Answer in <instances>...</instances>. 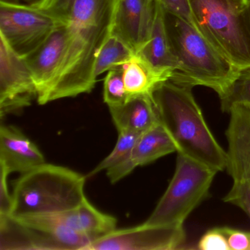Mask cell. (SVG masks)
I'll use <instances>...</instances> for the list:
<instances>
[{
  "label": "cell",
  "mask_w": 250,
  "mask_h": 250,
  "mask_svg": "<svg viewBox=\"0 0 250 250\" xmlns=\"http://www.w3.org/2000/svg\"><path fill=\"white\" fill-rule=\"evenodd\" d=\"M191 87L171 80L159 84L153 93L161 123L181 153L219 172L226 169L227 151L216 141Z\"/></svg>",
  "instance_id": "cell-2"
},
{
  "label": "cell",
  "mask_w": 250,
  "mask_h": 250,
  "mask_svg": "<svg viewBox=\"0 0 250 250\" xmlns=\"http://www.w3.org/2000/svg\"><path fill=\"white\" fill-rule=\"evenodd\" d=\"M137 53L157 68L173 72L178 68V61L167 30L166 11L158 1H156L148 37Z\"/></svg>",
  "instance_id": "cell-18"
},
{
  "label": "cell",
  "mask_w": 250,
  "mask_h": 250,
  "mask_svg": "<svg viewBox=\"0 0 250 250\" xmlns=\"http://www.w3.org/2000/svg\"><path fill=\"white\" fill-rule=\"evenodd\" d=\"M118 0H77L67 22L62 65L43 105L93 90L96 63L113 30Z\"/></svg>",
  "instance_id": "cell-1"
},
{
  "label": "cell",
  "mask_w": 250,
  "mask_h": 250,
  "mask_svg": "<svg viewBox=\"0 0 250 250\" xmlns=\"http://www.w3.org/2000/svg\"><path fill=\"white\" fill-rule=\"evenodd\" d=\"M156 0H118L112 34L137 53L148 37Z\"/></svg>",
  "instance_id": "cell-13"
},
{
  "label": "cell",
  "mask_w": 250,
  "mask_h": 250,
  "mask_svg": "<svg viewBox=\"0 0 250 250\" xmlns=\"http://www.w3.org/2000/svg\"><path fill=\"white\" fill-rule=\"evenodd\" d=\"M168 14L182 19L195 27L188 0H156Z\"/></svg>",
  "instance_id": "cell-27"
},
{
  "label": "cell",
  "mask_w": 250,
  "mask_h": 250,
  "mask_svg": "<svg viewBox=\"0 0 250 250\" xmlns=\"http://www.w3.org/2000/svg\"><path fill=\"white\" fill-rule=\"evenodd\" d=\"M222 112H229L235 104L250 106V66L240 69L227 93L220 98Z\"/></svg>",
  "instance_id": "cell-23"
},
{
  "label": "cell",
  "mask_w": 250,
  "mask_h": 250,
  "mask_svg": "<svg viewBox=\"0 0 250 250\" xmlns=\"http://www.w3.org/2000/svg\"><path fill=\"white\" fill-rule=\"evenodd\" d=\"M122 71L128 101L138 96H153L156 87L169 80L173 73L154 66L138 53L123 65Z\"/></svg>",
  "instance_id": "cell-17"
},
{
  "label": "cell",
  "mask_w": 250,
  "mask_h": 250,
  "mask_svg": "<svg viewBox=\"0 0 250 250\" xmlns=\"http://www.w3.org/2000/svg\"><path fill=\"white\" fill-rule=\"evenodd\" d=\"M228 2L238 11H242L245 8L249 0H228Z\"/></svg>",
  "instance_id": "cell-30"
},
{
  "label": "cell",
  "mask_w": 250,
  "mask_h": 250,
  "mask_svg": "<svg viewBox=\"0 0 250 250\" xmlns=\"http://www.w3.org/2000/svg\"><path fill=\"white\" fill-rule=\"evenodd\" d=\"M6 2H14V3L24 4V5H33L37 4L42 0H2Z\"/></svg>",
  "instance_id": "cell-32"
},
{
  "label": "cell",
  "mask_w": 250,
  "mask_h": 250,
  "mask_svg": "<svg viewBox=\"0 0 250 250\" xmlns=\"http://www.w3.org/2000/svg\"><path fill=\"white\" fill-rule=\"evenodd\" d=\"M197 247L200 250H231L222 228L208 230L200 238Z\"/></svg>",
  "instance_id": "cell-26"
},
{
  "label": "cell",
  "mask_w": 250,
  "mask_h": 250,
  "mask_svg": "<svg viewBox=\"0 0 250 250\" xmlns=\"http://www.w3.org/2000/svg\"><path fill=\"white\" fill-rule=\"evenodd\" d=\"M77 0H42L33 6L47 13L64 24L68 22Z\"/></svg>",
  "instance_id": "cell-25"
},
{
  "label": "cell",
  "mask_w": 250,
  "mask_h": 250,
  "mask_svg": "<svg viewBox=\"0 0 250 250\" xmlns=\"http://www.w3.org/2000/svg\"><path fill=\"white\" fill-rule=\"evenodd\" d=\"M15 218L46 235L61 250H84L91 242L89 238L68 228L55 213Z\"/></svg>",
  "instance_id": "cell-20"
},
{
  "label": "cell",
  "mask_w": 250,
  "mask_h": 250,
  "mask_svg": "<svg viewBox=\"0 0 250 250\" xmlns=\"http://www.w3.org/2000/svg\"><path fill=\"white\" fill-rule=\"evenodd\" d=\"M8 171L0 167V216L11 215L12 208V194L8 185Z\"/></svg>",
  "instance_id": "cell-29"
},
{
  "label": "cell",
  "mask_w": 250,
  "mask_h": 250,
  "mask_svg": "<svg viewBox=\"0 0 250 250\" xmlns=\"http://www.w3.org/2000/svg\"><path fill=\"white\" fill-rule=\"evenodd\" d=\"M173 152H177L176 145L160 122L142 134L129 156L106 170V175L112 184H115L138 167L148 165Z\"/></svg>",
  "instance_id": "cell-12"
},
{
  "label": "cell",
  "mask_w": 250,
  "mask_h": 250,
  "mask_svg": "<svg viewBox=\"0 0 250 250\" xmlns=\"http://www.w3.org/2000/svg\"><path fill=\"white\" fill-rule=\"evenodd\" d=\"M68 40L66 24H61L33 53L24 58L36 83L37 102L43 105L63 61Z\"/></svg>",
  "instance_id": "cell-11"
},
{
  "label": "cell",
  "mask_w": 250,
  "mask_h": 250,
  "mask_svg": "<svg viewBox=\"0 0 250 250\" xmlns=\"http://www.w3.org/2000/svg\"><path fill=\"white\" fill-rule=\"evenodd\" d=\"M229 113L226 169L233 183L223 200L238 206L250 218V106L234 105Z\"/></svg>",
  "instance_id": "cell-8"
},
{
  "label": "cell",
  "mask_w": 250,
  "mask_h": 250,
  "mask_svg": "<svg viewBox=\"0 0 250 250\" xmlns=\"http://www.w3.org/2000/svg\"><path fill=\"white\" fill-rule=\"evenodd\" d=\"M231 250H250V231L223 227Z\"/></svg>",
  "instance_id": "cell-28"
},
{
  "label": "cell",
  "mask_w": 250,
  "mask_h": 250,
  "mask_svg": "<svg viewBox=\"0 0 250 250\" xmlns=\"http://www.w3.org/2000/svg\"><path fill=\"white\" fill-rule=\"evenodd\" d=\"M45 162L39 147L20 129L12 125H1L0 167L9 174H23Z\"/></svg>",
  "instance_id": "cell-14"
},
{
  "label": "cell",
  "mask_w": 250,
  "mask_h": 250,
  "mask_svg": "<svg viewBox=\"0 0 250 250\" xmlns=\"http://www.w3.org/2000/svg\"><path fill=\"white\" fill-rule=\"evenodd\" d=\"M195 27L238 69L250 66V31L228 0H188Z\"/></svg>",
  "instance_id": "cell-5"
},
{
  "label": "cell",
  "mask_w": 250,
  "mask_h": 250,
  "mask_svg": "<svg viewBox=\"0 0 250 250\" xmlns=\"http://www.w3.org/2000/svg\"><path fill=\"white\" fill-rule=\"evenodd\" d=\"M37 99V87L25 60L0 37L1 118L19 113Z\"/></svg>",
  "instance_id": "cell-9"
},
{
  "label": "cell",
  "mask_w": 250,
  "mask_h": 250,
  "mask_svg": "<svg viewBox=\"0 0 250 250\" xmlns=\"http://www.w3.org/2000/svg\"><path fill=\"white\" fill-rule=\"evenodd\" d=\"M103 99L109 107L121 106L128 101L122 69L108 71L104 81Z\"/></svg>",
  "instance_id": "cell-24"
},
{
  "label": "cell",
  "mask_w": 250,
  "mask_h": 250,
  "mask_svg": "<svg viewBox=\"0 0 250 250\" xmlns=\"http://www.w3.org/2000/svg\"><path fill=\"white\" fill-rule=\"evenodd\" d=\"M140 135L128 131L118 132V140L112 151L90 171L87 177L94 176L99 172L108 170L125 160L129 156Z\"/></svg>",
  "instance_id": "cell-22"
},
{
  "label": "cell",
  "mask_w": 250,
  "mask_h": 250,
  "mask_svg": "<svg viewBox=\"0 0 250 250\" xmlns=\"http://www.w3.org/2000/svg\"><path fill=\"white\" fill-rule=\"evenodd\" d=\"M166 25L178 68L169 80L187 87L203 86L222 98L240 69L194 26L166 12Z\"/></svg>",
  "instance_id": "cell-3"
},
{
  "label": "cell",
  "mask_w": 250,
  "mask_h": 250,
  "mask_svg": "<svg viewBox=\"0 0 250 250\" xmlns=\"http://www.w3.org/2000/svg\"><path fill=\"white\" fill-rule=\"evenodd\" d=\"M135 52L121 39L115 35L111 34L104 45L96 63V77L106 71L114 69H122L123 65L126 63Z\"/></svg>",
  "instance_id": "cell-21"
},
{
  "label": "cell",
  "mask_w": 250,
  "mask_h": 250,
  "mask_svg": "<svg viewBox=\"0 0 250 250\" xmlns=\"http://www.w3.org/2000/svg\"><path fill=\"white\" fill-rule=\"evenodd\" d=\"M63 24L33 5L0 0V37L21 58L35 52Z\"/></svg>",
  "instance_id": "cell-7"
},
{
  "label": "cell",
  "mask_w": 250,
  "mask_h": 250,
  "mask_svg": "<svg viewBox=\"0 0 250 250\" xmlns=\"http://www.w3.org/2000/svg\"><path fill=\"white\" fill-rule=\"evenodd\" d=\"M217 171L178 153L173 177L147 225H184L190 213L208 196Z\"/></svg>",
  "instance_id": "cell-6"
},
{
  "label": "cell",
  "mask_w": 250,
  "mask_h": 250,
  "mask_svg": "<svg viewBox=\"0 0 250 250\" xmlns=\"http://www.w3.org/2000/svg\"><path fill=\"white\" fill-rule=\"evenodd\" d=\"M109 109L118 132L142 134L161 122L153 96L133 98L124 104Z\"/></svg>",
  "instance_id": "cell-15"
},
{
  "label": "cell",
  "mask_w": 250,
  "mask_h": 250,
  "mask_svg": "<svg viewBox=\"0 0 250 250\" xmlns=\"http://www.w3.org/2000/svg\"><path fill=\"white\" fill-rule=\"evenodd\" d=\"M241 14H242L244 20L247 23V27L250 31V0H249L248 3L247 4L245 8L241 11Z\"/></svg>",
  "instance_id": "cell-31"
},
{
  "label": "cell",
  "mask_w": 250,
  "mask_h": 250,
  "mask_svg": "<svg viewBox=\"0 0 250 250\" xmlns=\"http://www.w3.org/2000/svg\"><path fill=\"white\" fill-rule=\"evenodd\" d=\"M86 178L46 162L21 174L14 184L11 216L51 214L77 207L86 198Z\"/></svg>",
  "instance_id": "cell-4"
},
{
  "label": "cell",
  "mask_w": 250,
  "mask_h": 250,
  "mask_svg": "<svg viewBox=\"0 0 250 250\" xmlns=\"http://www.w3.org/2000/svg\"><path fill=\"white\" fill-rule=\"evenodd\" d=\"M186 240L184 225L163 226L146 223L115 229L90 243L84 250H173Z\"/></svg>",
  "instance_id": "cell-10"
},
{
  "label": "cell",
  "mask_w": 250,
  "mask_h": 250,
  "mask_svg": "<svg viewBox=\"0 0 250 250\" xmlns=\"http://www.w3.org/2000/svg\"><path fill=\"white\" fill-rule=\"evenodd\" d=\"M0 250H60L46 235L11 215L0 216Z\"/></svg>",
  "instance_id": "cell-19"
},
{
  "label": "cell",
  "mask_w": 250,
  "mask_h": 250,
  "mask_svg": "<svg viewBox=\"0 0 250 250\" xmlns=\"http://www.w3.org/2000/svg\"><path fill=\"white\" fill-rule=\"evenodd\" d=\"M55 214L68 228L91 242L117 229L116 218L98 210L87 197L77 207Z\"/></svg>",
  "instance_id": "cell-16"
}]
</instances>
